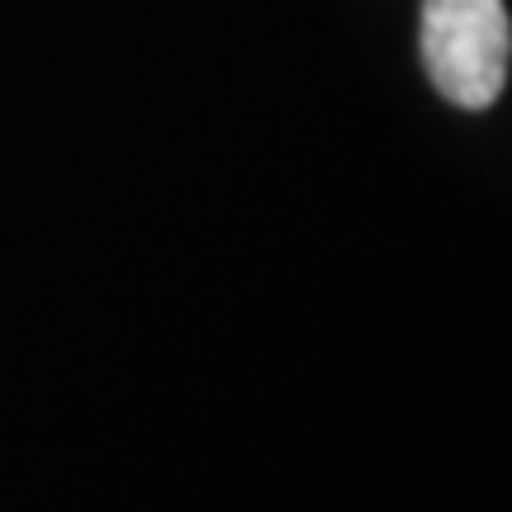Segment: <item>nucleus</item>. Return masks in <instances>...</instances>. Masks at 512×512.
<instances>
[{
	"label": "nucleus",
	"instance_id": "f257e3e1",
	"mask_svg": "<svg viewBox=\"0 0 512 512\" xmlns=\"http://www.w3.org/2000/svg\"><path fill=\"white\" fill-rule=\"evenodd\" d=\"M512 29L503 0H422V62L460 110H489L508 81Z\"/></svg>",
	"mask_w": 512,
	"mask_h": 512
}]
</instances>
